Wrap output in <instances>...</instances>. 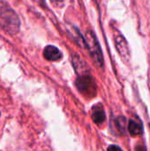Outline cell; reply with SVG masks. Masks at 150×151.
<instances>
[{"mask_svg":"<svg viewBox=\"0 0 150 151\" xmlns=\"http://www.w3.org/2000/svg\"><path fill=\"white\" fill-rule=\"evenodd\" d=\"M135 151H147V150H146V148H145L144 146L138 145V146H136V148H135Z\"/></svg>","mask_w":150,"mask_h":151,"instance_id":"cell-11","label":"cell"},{"mask_svg":"<svg viewBox=\"0 0 150 151\" xmlns=\"http://www.w3.org/2000/svg\"><path fill=\"white\" fill-rule=\"evenodd\" d=\"M54 4H60V3H63L64 2V0H51Z\"/></svg>","mask_w":150,"mask_h":151,"instance_id":"cell-12","label":"cell"},{"mask_svg":"<svg viewBox=\"0 0 150 151\" xmlns=\"http://www.w3.org/2000/svg\"><path fill=\"white\" fill-rule=\"evenodd\" d=\"M0 26L3 29L11 35H15L19 32L20 21L16 14L9 7H1L0 9Z\"/></svg>","mask_w":150,"mask_h":151,"instance_id":"cell-1","label":"cell"},{"mask_svg":"<svg viewBox=\"0 0 150 151\" xmlns=\"http://www.w3.org/2000/svg\"><path fill=\"white\" fill-rule=\"evenodd\" d=\"M128 131L132 136H133V137L139 136L143 133V127H142L141 123H140L136 120L131 119L128 124Z\"/></svg>","mask_w":150,"mask_h":151,"instance_id":"cell-8","label":"cell"},{"mask_svg":"<svg viewBox=\"0 0 150 151\" xmlns=\"http://www.w3.org/2000/svg\"><path fill=\"white\" fill-rule=\"evenodd\" d=\"M78 90L88 97H93L96 94V85L94 79L89 74L79 76L75 81Z\"/></svg>","mask_w":150,"mask_h":151,"instance_id":"cell-3","label":"cell"},{"mask_svg":"<svg viewBox=\"0 0 150 151\" xmlns=\"http://www.w3.org/2000/svg\"><path fill=\"white\" fill-rule=\"evenodd\" d=\"M92 119L96 125L103 124L105 120V112L102 104H97L94 106L92 111Z\"/></svg>","mask_w":150,"mask_h":151,"instance_id":"cell-7","label":"cell"},{"mask_svg":"<svg viewBox=\"0 0 150 151\" xmlns=\"http://www.w3.org/2000/svg\"><path fill=\"white\" fill-rule=\"evenodd\" d=\"M108 151H123L117 145H111L108 147Z\"/></svg>","mask_w":150,"mask_h":151,"instance_id":"cell-10","label":"cell"},{"mask_svg":"<svg viewBox=\"0 0 150 151\" xmlns=\"http://www.w3.org/2000/svg\"><path fill=\"white\" fill-rule=\"evenodd\" d=\"M126 119L124 117H118L116 119V126L118 127V130L121 133L125 132L126 129Z\"/></svg>","mask_w":150,"mask_h":151,"instance_id":"cell-9","label":"cell"},{"mask_svg":"<svg viewBox=\"0 0 150 151\" xmlns=\"http://www.w3.org/2000/svg\"><path fill=\"white\" fill-rule=\"evenodd\" d=\"M86 47L88 49V51L92 57V59L98 67H103V56L98 42V40L95 35V33L91 30L87 31L85 36Z\"/></svg>","mask_w":150,"mask_h":151,"instance_id":"cell-2","label":"cell"},{"mask_svg":"<svg viewBox=\"0 0 150 151\" xmlns=\"http://www.w3.org/2000/svg\"><path fill=\"white\" fill-rule=\"evenodd\" d=\"M114 40L117 50L119 53V55L126 60H128L130 58V51L127 42L125 39V37L121 34H116L114 35Z\"/></svg>","mask_w":150,"mask_h":151,"instance_id":"cell-4","label":"cell"},{"mask_svg":"<svg viewBox=\"0 0 150 151\" xmlns=\"http://www.w3.org/2000/svg\"><path fill=\"white\" fill-rule=\"evenodd\" d=\"M72 65L76 71V73H78L79 76L81 75H85V74H89L88 69V65H86V63L80 58V56L78 55H74L72 58Z\"/></svg>","mask_w":150,"mask_h":151,"instance_id":"cell-6","label":"cell"},{"mask_svg":"<svg viewBox=\"0 0 150 151\" xmlns=\"http://www.w3.org/2000/svg\"><path fill=\"white\" fill-rule=\"evenodd\" d=\"M44 58L49 61H57L62 58V52L60 50L53 45H48L43 50Z\"/></svg>","mask_w":150,"mask_h":151,"instance_id":"cell-5","label":"cell"}]
</instances>
